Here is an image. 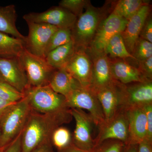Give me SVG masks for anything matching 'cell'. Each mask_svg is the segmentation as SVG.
<instances>
[{
	"label": "cell",
	"instance_id": "cell-11",
	"mask_svg": "<svg viewBox=\"0 0 152 152\" xmlns=\"http://www.w3.org/2000/svg\"><path fill=\"white\" fill-rule=\"evenodd\" d=\"M127 20L111 12L99 26L89 48L91 53H103L111 38L124 30Z\"/></svg>",
	"mask_w": 152,
	"mask_h": 152
},
{
	"label": "cell",
	"instance_id": "cell-4",
	"mask_svg": "<svg viewBox=\"0 0 152 152\" xmlns=\"http://www.w3.org/2000/svg\"><path fill=\"white\" fill-rule=\"evenodd\" d=\"M25 94L34 111L50 115L71 113L65 97L55 92L49 85L31 88Z\"/></svg>",
	"mask_w": 152,
	"mask_h": 152
},
{
	"label": "cell",
	"instance_id": "cell-23",
	"mask_svg": "<svg viewBox=\"0 0 152 152\" xmlns=\"http://www.w3.org/2000/svg\"><path fill=\"white\" fill-rule=\"evenodd\" d=\"M24 50V40L0 32V58L19 57Z\"/></svg>",
	"mask_w": 152,
	"mask_h": 152
},
{
	"label": "cell",
	"instance_id": "cell-34",
	"mask_svg": "<svg viewBox=\"0 0 152 152\" xmlns=\"http://www.w3.org/2000/svg\"><path fill=\"white\" fill-rule=\"evenodd\" d=\"M146 116L147 133L146 139L152 142V104L144 106Z\"/></svg>",
	"mask_w": 152,
	"mask_h": 152
},
{
	"label": "cell",
	"instance_id": "cell-24",
	"mask_svg": "<svg viewBox=\"0 0 152 152\" xmlns=\"http://www.w3.org/2000/svg\"><path fill=\"white\" fill-rule=\"evenodd\" d=\"M150 3L148 0H119L112 4V12L128 20L142 7Z\"/></svg>",
	"mask_w": 152,
	"mask_h": 152
},
{
	"label": "cell",
	"instance_id": "cell-7",
	"mask_svg": "<svg viewBox=\"0 0 152 152\" xmlns=\"http://www.w3.org/2000/svg\"><path fill=\"white\" fill-rule=\"evenodd\" d=\"M99 133L94 139L95 146L107 140H117L125 145L129 140V119L127 110L120 109L111 119L98 127Z\"/></svg>",
	"mask_w": 152,
	"mask_h": 152
},
{
	"label": "cell",
	"instance_id": "cell-6",
	"mask_svg": "<svg viewBox=\"0 0 152 152\" xmlns=\"http://www.w3.org/2000/svg\"><path fill=\"white\" fill-rule=\"evenodd\" d=\"M20 58L30 88L48 85L50 76L55 69L49 65L45 58L33 54L25 49Z\"/></svg>",
	"mask_w": 152,
	"mask_h": 152
},
{
	"label": "cell",
	"instance_id": "cell-3",
	"mask_svg": "<svg viewBox=\"0 0 152 152\" xmlns=\"http://www.w3.org/2000/svg\"><path fill=\"white\" fill-rule=\"evenodd\" d=\"M32 110L27 98L10 106L0 115V148H4L23 131Z\"/></svg>",
	"mask_w": 152,
	"mask_h": 152
},
{
	"label": "cell",
	"instance_id": "cell-9",
	"mask_svg": "<svg viewBox=\"0 0 152 152\" xmlns=\"http://www.w3.org/2000/svg\"><path fill=\"white\" fill-rule=\"evenodd\" d=\"M70 112L76 124L72 135V143L80 149L91 151L94 147L92 136L93 126L94 124L92 117L81 109L71 108Z\"/></svg>",
	"mask_w": 152,
	"mask_h": 152
},
{
	"label": "cell",
	"instance_id": "cell-16",
	"mask_svg": "<svg viewBox=\"0 0 152 152\" xmlns=\"http://www.w3.org/2000/svg\"><path fill=\"white\" fill-rule=\"evenodd\" d=\"M151 5H145L128 20L124 30L121 32L124 42L129 53L132 55L137 41L140 38L142 29L151 14Z\"/></svg>",
	"mask_w": 152,
	"mask_h": 152
},
{
	"label": "cell",
	"instance_id": "cell-35",
	"mask_svg": "<svg viewBox=\"0 0 152 152\" xmlns=\"http://www.w3.org/2000/svg\"><path fill=\"white\" fill-rule=\"evenodd\" d=\"M22 132L19 134L13 140L2 152H21Z\"/></svg>",
	"mask_w": 152,
	"mask_h": 152
},
{
	"label": "cell",
	"instance_id": "cell-5",
	"mask_svg": "<svg viewBox=\"0 0 152 152\" xmlns=\"http://www.w3.org/2000/svg\"><path fill=\"white\" fill-rule=\"evenodd\" d=\"M65 98L69 108L88 111L96 126L98 127L104 122L102 106L92 87L82 86L79 84Z\"/></svg>",
	"mask_w": 152,
	"mask_h": 152
},
{
	"label": "cell",
	"instance_id": "cell-30",
	"mask_svg": "<svg viewBox=\"0 0 152 152\" xmlns=\"http://www.w3.org/2000/svg\"><path fill=\"white\" fill-rule=\"evenodd\" d=\"M90 1L87 0H62L59 6L75 15L77 18L83 13Z\"/></svg>",
	"mask_w": 152,
	"mask_h": 152
},
{
	"label": "cell",
	"instance_id": "cell-36",
	"mask_svg": "<svg viewBox=\"0 0 152 152\" xmlns=\"http://www.w3.org/2000/svg\"><path fill=\"white\" fill-rule=\"evenodd\" d=\"M138 152H152V142L146 138L138 144Z\"/></svg>",
	"mask_w": 152,
	"mask_h": 152
},
{
	"label": "cell",
	"instance_id": "cell-40",
	"mask_svg": "<svg viewBox=\"0 0 152 152\" xmlns=\"http://www.w3.org/2000/svg\"><path fill=\"white\" fill-rule=\"evenodd\" d=\"M14 104L15 103H12L10 102H7L0 98V115L6 109H7L10 106Z\"/></svg>",
	"mask_w": 152,
	"mask_h": 152
},
{
	"label": "cell",
	"instance_id": "cell-41",
	"mask_svg": "<svg viewBox=\"0 0 152 152\" xmlns=\"http://www.w3.org/2000/svg\"><path fill=\"white\" fill-rule=\"evenodd\" d=\"M0 148V152H2L3 151H4V149L5 148Z\"/></svg>",
	"mask_w": 152,
	"mask_h": 152
},
{
	"label": "cell",
	"instance_id": "cell-12",
	"mask_svg": "<svg viewBox=\"0 0 152 152\" xmlns=\"http://www.w3.org/2000/svg\"><path fill=\"white\" fill-rule=\"evenodd\" d=\"M65 69L82 86L91 87L93 62L88 49L75 48Z\"/></svg>",
	"mask_w": 152,
	"mask_h": 152
},
{
	"label": "cell",
	"instance_id": "cell-27",
	"mask_svg": "<svg viewBox=\"0 0 152 152\" xmlns=\"http://www.w3.org/2000/svg\"><path fill=\"white\" fill-rule=\"evenodd\" d=\"M52 145L57 150L67 147L72 143V135L70 131L65 127L60 126L54 131L51 139Z\"/></svg>",
	"mask_w": 152,
	"mask_h": 152
},
{
	"label": "cell",
	"instance_id": "cell-15",
	"mask_svg": "<svg viewBox=\"0 0 152 152\" xmlns=\"http://www.w3.org/2000/svg\"><path fill=\"white\" fill-rule=\"evenodd\" d=\"M124 84L117 81L94 90L103 111L104 121L111 119L121 109Z\"/></svg>",
	"mask_w": 152,
	"mask_h": 152
},
{
	"label": "cell",
	"instance_id": "cell-26",
	"mask_svg": "<svg viewBox=\"0 0 152 152\" xmlns=\"http://www.w3.org/2000/svg\"><path fill=\"white\" fill-rule=\"evenodd\" d=\"M72 41L71 28H58L52 36L45 51L47 54L54 49L70 42Z\"/></svg>",
	"mask_w": 152,
	"mask_h": 152
},
{
	"label": "cell",
	"instance_id": "cell-13",
	"mask_svg": "<svg viewBox=\"0 0 152 152\" xmlns=\"http://www.w3.org/2000/svg\"><path fill=\"white\" fill-rule=\"evenodd\" d=\"M26 22L44 23L58 28H71L77 17L60 6L53 7L42 12H30L23 17Z\"/></svg>",
	"mask_w": 152,
	"mask_h": 152
},
{
	"label": "cell",
	"instance_id": "cell-14",
	"mask_svg": "<svg viewBox=\"0 0 152 152\" xmlns=\"http://www.w3.org/2000/svg\"><path fill=\"white\" fill-rule=\"evenodd\" d=\"M152 104V80L124 84L121 109L125 110Z\"/></svg>",
	"mask_w": 152,
	"mask_h": 152
},
{
	"label": "cell",
	"instance_id": "cell-37",
	"mask_svg": "<svg viewBox=\"0 0 152 152\" xmlns=\"http://www.w3.org/2000/svg\"><path fill=\"white\" fill-rule=\"evenodd\" d=\"M31 152H55L51 142L45 143L39 146Z\"/></svg>",
	"mask_w": 152,
	"mask_h": 152
},
{
	"label": "cell",
	"instance_id": "cell-25",
	"mask_svg": "<svg viewBox=\"0 0 152 152\" xmlns=\"http://www.w3.org/2000/svg\"><path fill=\"white\" fill-rule=\"evenodd\" d=\"M104 52L111 58H130L136 61L127 50L121 33H118L111 38L106 45Z\"/></svg>",
	"mask_w": 152,
	"mask_h": 152
},
{
	"label": "cell",
	"instance_id": "cell-32",
	"mask_svg": "<svg viewBox=\"0 0 152 152\" xmlns=\"http://www.w3.org/2000/svg\"><path fill=\"white\" fill-rule=\"evenodd\" d=\"M137 62L138 69L144 77L152 80V56Z\"/></svg>",
	"mask_w": 152,
	"mask_h": 152
},
{
	"label": "cell",
	"instance_id": "cell-29",
	"mask_svg": "<svg viewBox=\"0 0 152 152\" xmlns=\"http://www.w3.org/2000/svg\"><path fill=\"white\" fill-rule=\"evenodd\" d=\"M26 95L6 83L0 81V98L12 103H15L25 97Z\"/></svg>",
	"mask_w": 152,
	"mask_h": 152
},
{
	"label": "cell",
	"instance_id": "cell-1",
	"mask_svg": "<svg viewBox=\"0 0 152 152\" xmlns=\"http://www.w3.org/2000/svg\"><path fill=\"white\" fill-rule=\"evenodd\" d=\"M66 115L41 114L32 110L22 132L21 152H31L37 147L51 142L56 128L72 120Z\"/></svg>",
	"mask_w": 152,
	"mask_h": 152
},
{
	"label": "cell",
	"instance_id": "cell-39",
	"mask_svg": "<svg viewBox=\"0 0 152 152\" xmlns=\"http://www.w3.org/2000/svg\"><path fill=\"white\" fill-rule=\"evenodd\" d=\"M122 152H138V145L132 144L125 145Z\"/></svg>",
	"mask_w": 152,
	"mask_h": 152
},
{
	"label": "cell",
	"instance_id": "cell-21",
	"mask_svg": "<svg viewBox=\"0 0 152 152\" xmlns=\"http://www.w3.org/2000/svg\"><path fill=\"white\" fill-rule=\"evenodd\" d=\"M17 19L15 5L0 6V32L24 40L25 36L22 35L17 28L16 25Z\"/></svg>",
	"mask_w": 152,
	"mask_h": 152
},
{
	"label": "cell",
	"instance_id": "cell-28",
	"mask_svg": "<svg viewBox=\"0 0 152 152\" xmlns=\"http://www.w3.org/2000/svg\"><path fill=\"white\" fill-rule=\"evenodd\" d=\"M132 55L137 61H143L152 57V43L139 38Z\"/></svg>",
	"mask_w": 152,
	"mask_h": 152
},
{
	"label": "cell",
	"instance_id": "cell-31",
	"mask_svg": "<svg viewBox=\"0 0 152 152\" xmlns=\"http://www.w3.org/2000/svg\"><path fill=\"white\" fill-rule=\"evenodd\" d=\"M125 145L120 141L107 140L95 146L91 152H122Z\"/></svg>",
	"mask_w": 152,
	"mask_h": 152
},
{
	"label": "cell",
	"instance_id": "cell-38",
	"mask_svg": "<svg viewBox=\"0 0 152 152\" xmlns=\"http://www.w3.org/2000/svg\"><path fill=\"white\" fill-rule=\"evenodd\" d=\"M56 152H91L87 151L77 148L72 143L67 147L59 150H57Z\"/></svg>",
	"mask_w": 152,
	"mask_h": 152
},
{
	"label": "cell",
	"instance_id": "cell-22",
	"mask_svg": "<svg viewBox=\"0 0 152 152\" xmlns=\"http://www.w3.org/2000/svg\"><path fill=\"white\" fill-rule=\"evenodd\" d=\"M75 50V48L72 41L49 52L45 60L54 69L65 68L73 56Z\"/></svg>",
	"mask_w": 152,
	"mask_h": 152
},
{
	"label": "cell",
	"instance_id": "cell-2",
	"mask_svg": "<svg viewBox=\"0 0 152 152\" xmlns=\"http://www.w3.org/2000/svg\"><path fill=\"white\" fill-rule=\"evenodd\" d=\"M107 9L95 7L90 2L88 4L86 11L77 18L71 29L75 48H89L99 26L107 17Z\"/></svg>",
	"mask_w": 152,
	"mask_h": 152
},
{
	"label": "cell",
	"instance_id": "cell-20",
	"mask_svg": "<svg viewBox=\"0 0 152 152\" xmlns=\"http://www.w3.org/2000/svg\"><path fill=\"white\" fill-rule=\"evenodd\" d=\"M79 84L65 68L55 69L48 83L53 91L65 97Z\"/></svg>",
	"mask_w": 152,
	"mask_h": 152
},
{
	"label": "cell",
	"instance_id": "cell-10",
	"mask_svg": "<svg viewBox=\"0 0 152 152\" xmlns=\"http://www.w3.org/2000/svg\"><path fill=\"white\" fill-rule=\"evenodd\" d=\"M0 81L25 94L31 88L20 56L0 58Z\"/></svg>",
	"mask_w": 152,
	"mask_h": 152
},
{
	"label": "cell",
	"instance_id": "cell-8",
	"mask_svg": "<svg viewBox=\"0 0 152 152\" xmlns=\"http://www.w3.org/2000/svg\"><path fill=\"white\" fill-rule=\"evenodd\" d=\"M28 34L25 36V49L33 54L45 58L49 41L58 28L44 23L26 22Z\"/></svg>",
	"mask_w": 152,
	"mask_h": 152
},
{
	"label": "cell",
	"instance_id": "cell-19",
	"mask_svg": "<svg viewBox=\"0 0 152 152\" xmlns=\"http://www.w3.org/2000/svg\"><path fill=\"white\" fill-rule=\"evenodd\" d=\"M110 59L112 75L117 81L126 85L148 80L144 77L137 66L132 65L126 59Z\"/></svg>",
	"mask_w": 152,
	"mask_h": 152
},
{
	"label": "cell",
	"instance_id": "cell-33",
	"mask_svg": "<svg viewBox=\"0 0 152 152\" xmlns=\"http://www.w3.org/2000/svg\"><path fill=\"white\" fill-rule=\"evenodd\" d=\"M140 37L152 43V18L151 14L145 22Z\"/></svg>",
	"mask_w": 152,
	"mask_h": 152
},
{
	"label": "cell",
	"instance_id": "cell-18",
	"mask_svg": "<svg viewBox=\"0 0 152 152\" xmlns=\"http://www.w3.org/2000/svg\"><path fill=\"white\" fill-rule=\"evenodd\" d=\"M144 107H135L127 110L129 129V140L127 144L138 145L146 138V116Z\"/></svg>",
	"mask_w": 152,
	"mask_h": 152
},
{
	"label": "cell",
	"instance_id": "cell-17",
	"mask_svg": "<svg viewBox=\"0 0 152 152\" xmlns=\"http://www.w3.org/2000/svg\"><path fill=\"white\" fill-rule=\"evenodd\" d=\"M90 53L93 62L92 88L96 90L111 83L115 80L111 70L110 58L104 52Z\"/></svg>",
	"mask_w": 152,
	"mask_h": 152
}]
</instances>
